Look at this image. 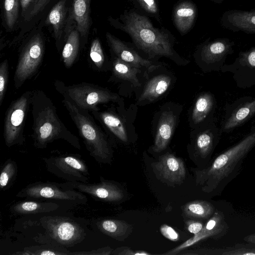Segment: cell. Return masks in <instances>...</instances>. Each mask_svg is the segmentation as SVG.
Wrapping results in <instances>:
<instances>
[{"label":"cell","instance_id":"1","mask_svg":"<svg viewBox=\"0 0 255 255\" xmlns=\"http://www.w3.org/2000/svg\"><path fill=\"white\" fill-rule=\"evenodd\" d=\"M31 106L33 118L32 137L35 147L43 149L54 140L62 139L75 148L81 149L78 138L60 120L52 101L44 91H32Z\"/></svg>","mask_w":255,"mask_h":255},{"label":"cell","instance_id":"2","mask_svg":"<svg viewBox=\"0 0 255 255\" xmlns=\"http://www.w3.org/2000/svg\"><path fill=\"white\" fill-rule=\"evenodd\" d=\"M255 145V131L220 154L209 167L196 170V183L207 193L223 189L236 176L243 159Z\"/></svg>","mask_w":255,"mask_h":255},{"label":"cell","instance_id":"3","mask_svg":"<svg viewBox=\"0 0 255 255\" xmlns=\"http://www.w3.org/2000/svg\"><path fill=\"white\" fill-rule=\"evenodd\" d=\"M78 129L90 155L99 163H109L112 151L107 138L89 111L80 108L66 98L62 101Z\"/></svg>","mask_w":255,"mask_h":255},{"label":"cell","instance_id":"4","mask_svg":"<svg viewBox=\"0 0 255 255\" xmlns=\"http://www.w3.org/2000/svg\"><path fill=\"white\" fill-rule=\"evenodd\" d=\"M121 29L128 33L136 45L150 55H173L168 36L154 27L146 17L131 12L124 16Z\"/></svg>","mask_w":255,"mask_h":255},{"label":"cell","instance_id":"5","mask_svg":"<svg viewBox=\"0 0 255 255\" xmlns=\"http://www.w3.org/2000/svg\"><path fill=\"white\" fill-rule=\"evenodd\" d=\"M55 89L78 107L89 111H97L98 106L117 101L118 96L109 90L93 84L82 82L66 85L60 80L54 83Z\"/></svg>","mask_w":255,"mask_h":255},{"label":"cell","instance_id":"6","mask_svg":"<svg viewBox=\"0 0 255 255\" xmlns=\"http://www.w3.org/2000/svg\"><path fill=\"white\" fill-rule=\"evenodd\" d=\"M32 91H27L12 101L5 112L3 137L5 145L10 147L22 145L25 142L24 126L27 114L31 106Z\"/></svg>","mask_w":255,"mask_h":255},{"label":"cell","instance_id":"7","mask_svg":"<svg viewBox=\"0 0 255 255\" xmlns=\"http://www.w3.org/2000/svg\"><path fill=\"white\" fill-rule=\"evenodd\" d=\"M44 54V42L40 34L30 38L22 47L15 69L14 87L19 89L39 69Z\"/></svg>","mask_w":255,"mask_h":255},{"label":"cell","instance_id":"8","mask_svg":"<svg viewBox=\"0 0 255 255\" xmlns=\"http://www.w3.org/2000/svg\"><path fill=\"white\" fill-rule=\"evenodd\" d=\"M19 198L58 200L74 204L84 205L87 197L77 190L61 183L37 182L22 189L16 195Z\"/></svg>","mask_w":255,"mask_h":255},{"label":"cell","instance_id":"9","mask_svg":"<svg viewBox=\"0 0 255 255\" xmlns=\"http://www.w3.org/2000/svg\"><path fill=\"white\" fill-rule=\"evenodd\" d=\"M43 160L49 172L67 181L87 183L90 180V174L86 164L76 155L51 156Z\"/></svg>","mask_w":255,"mask_h":255},{"label":"cell","instance_id":"10","mask_svg":"<svg viewBox=\"0 0 255 255\" xmlns=\"http://www.w3.org/2000/svg\"><path fill=\"white\" fill-rule=\"evenodd\" d=\"M40 222L48 235L61 244L72 246L82 242L85 238L83 229L67 218L59 216L44 217Z\"/></svg>","mask_w":255,"mask_h":255},{"label":"cell","instance_id":"11","mask_svg":"<svg viewBox=\"0 0 255 255\" xmlns=\"http://www.w3.org/2000/svg\"><path fill=\"white\" fill-rule=\"evenodd\" d=\"M61 184L104 201L117 202L124 198V192L121 188L115 183L103 178L97 183L67 181Z\"/></svg>","mask_w":255,"mask_h":255},{"label":"cell","instance_id":"12","mask_svg":"<svg viewBox=\"0 0 255 255\" xmlns=\"http://www.w3.org/2000/svg\"><path fill=\"white\" fill-rule=\"evenodd\" d=\"M220 22L223 28L234 32L255 34V9L227 10L222 15Z\"/></svg>","mask_w":255,"mask_h":255},{"label":"cell","instance_id":"13","mask_svg":"<svg viewBox=\"0 0 255 255\" xmlns=\"http://www.w3.org/2000/svg\"><path fill=\"white\" fill-rule=\"evenodd\" d=\"M153 168L162 179L173 184H180L185 179V167L182 159L167 153L152 164Z\"/></svg>","mask_w":255,"mask_h":255},{"label":"cell","instance_id":"14","mask_svg":"<svg viewBox=\"0 0 255 255\" xmlns=\"http://www.w3.org/2000/svg\"><path fill=\"white\" fill-rule=\"evenodd\" d=\"M176 121V116L171 111L163 112L159 120L153 150L160 152L164 150L173 133Z\"/></svg>","mask_w":255,"mask_h":255},{"label":"cell","instance_id":"15","mask_svg":"<svg viewBox=\"0 0 255 255\" xmlns=\"http://www.w3.org/2000/svg\"><path fill=\"white\" fill-rule=\"evenodd\" d=\"M106 38L112 50L121 60L139 68L151 66L150 61L142 58L135 51L111 34L107 33Z\"/></svg>","mask_w":255,"mask_h":255},{"label":"cell","instance_id":"16","mask_svg":"<svg viewBox=\"0 0 255 255\" xmlns=\"http://www.w3.org/2000/svg\"><path fill=\"white\" fill-rule=\"evenodd\" d=\"M90 6V0H72L69 10L82 37L87 36L89 31Z\"/></svg>","mask_w":255,"mask_h":255},{"label":"cell","instance_id":"17","mask_svg":"<svg viewBox=\"0 0 255 255\" xmlns=\"http://www.w3.org/2000/svg\"><path fill=\"white\" fill-rule=\"evenodd\" d=\"M197 15L195 5L189 1H184L175 8L173 14L174 23L182 33H187L192 26Z\"/></svg>","mask_w":255,"mask_h":255},{"label":"cell","instance_id":"18","mask_svg":"<svg viewBox=\"0 0 255 255\" xmlns=\"http://www.w3.org/2000/svg\"><path fill=\"white\" fill-rule=\"evenodd\" d=\"M96 224L101 232L119 241H124L132 230V226L123 220L104 219Z\"/></svg>","mask_w":255,"mask_h":255},{"label":"cell","instance_id":"19","mask_svg":"<svg viewBox=\"0 0 255 255\" xmlns=\"http://www.w3.org/2000/svg\"><path fill=\"white\" fill-rule=\"evenodd\" d=\"M67 0H60L52 8L46 19V23L51 24L54 31L55 38L60 40L66 23Z\"/></svg>","mask_w":255,"mask_h":255},{"label":"cell","instance_id":"20","mask_svg":"<svg viewBox=\"0 0 255 255\" xmlns=\"http://www.w3.org/2000/svg\"><path fill=\"white\" fill-rule=\"evenodd\" d=\"M59 208L58 204L52 202L25 201L15 203L9 210L14 214L28 215L50 212Z\"/></svg>","mask_w":255,"mask_h":255},{"label":"cell","instance_id":"21","mask_svg":"<svg viewBox=\"0 0 255 255\" xmlns=\"http://www.w3.org/2000/svg\"><path fill=\"white\" fill-rule=\"evenodd\" d=\"M92 115L106 127L116 137L124 142L128 141L126 129L121 119L108 111H93Z\"/></svg>","mask_w":255,"mask_h":255},{"label":"cell","instance_id":"22","mask_svg":"<svg viewBox=\"0 0 255 255\" xmlns=\"http://www.w3.org/2000/svg\"><path fill=\"white\" fill-rule=\"evenodd\" d=\"M171 81V78L165 75H159L153 77L146 83L138 101H152L157 99L166 91Z\"/></svg>","mask_w":255,"mask_h":255},{"label":"cell","instance_id":"23","mask_svg":"<svg viewBox=\"0 0 255 255\" xmlns=\"http://www.w3.org/2000/svg\"><path fill=\"white\" fill-rule=\"evenodd\" d=\"M233 42L227 38H219L205 45L202 48V59L210 63L219 60L232 49Z\"/></svg>","mask_w":255,"mask_h":255},{"label":"cell","instance_id":"24","mask_svg":"<svg viewBox=\"0 0 255 255\" xmlns=\"http://www.w3.org/2000/svg\"><path fill=\"white\" fill-rule=\"evenodd\" d=\"M80 33L76 25L71 30L65 39L62 52V58L65 67L70 68L75 62L80 48Z\"/></svg>","mask_w":255,"mask_h":255},{"label":"cell","instance_id":"25","mask_svg":"<svg viewBox=\"0 0 255 255\" xmlns=\"http://www.w3.org/2000/svg\"><path fill=\"white\" fill-rule=\"evenodd\" d=\"M114 74L117 77L130 82L134 86H140L136 74L140 72L139 68L116 58L113 63Z\"/></svg>","mask_w":255,"mask_h":255},{"label":"cell","instance_id":"26","mask_svg":"<svg viewBox=\"0 0 255 255\" xmlns=\"http://www.w3.org/2000/svg\"><path fill=\"white\" fill-rule=\"evenodd\" d=\"M214 210V207L210 203L203 200L188 202L183 207V212L186 216L203 219L209 218Z\"/></svg>","mask_w":255,"mask_h":255},{"label":"cell","instance_id":"27","mask_svg":"<svg viewBox=\"0 0 255 255\" xmlns=\"http://www.w3.org/2000/svg\"><path fill=\"white\" fill-rule=\"evenodd\" d=\"M255 113V100L245 104L235 111L225 124L224 129L233 128L245 122Z\"/></svg>","mask_w":255,"mask_h":255},{"label":"cell","instance_id":"28","mask_svg":"<svg viewBox=\"0 0 255 255\" xmlns=\"http://www.w3.org/2000/svg\"><path fill=\"white\" fill-rule=\"evenodd\" d=\"M213 99L209 94L201 95L196 100L192 118L195 124L201 122L207 116L213 106Z\"/></svg>","mask_w":255,"mask_h":255},{"label":"cell","instance_id":"29","mask_svg":"<svg viewBox=\"0 0 255 255\" xmlns=\"http://www.w3.org/2000/svg\"><path fill=\"white\" fill-rule=\"evenodd\" d=\"M19 0H3L4 19L8 28L12 29L16 24L19 14Z\"/></svg>","mask_w":255,"mask_h":255},{"label":"cell","instance_id":"30","mask_svg":"<svg viewBox=\"0 0 255 255\" xmlns=\"http://www.w3.org/2000/svg\"><path fill=\"white\" fill-rule=\"evenodd\" d=\"M17 171L16 163L9 159L4 163L0 175V188L4 190L9 186L15 179Z\"/></svg>","mask_w":255,"mask_h":255},{"label":"cell","instance_id":"31","mask_svg":"<svg viewBox=\"0 0 255 255\" xmlns=\"http://www.w3.org/2000/svg\"><path fill=\"white\" fill-rule=\"evenodd\" d=\"M224 223L222 215L217 212L207 222L201 231L205 234L207 237L218 235L223 231Z\"/></svg>","mask_w":255,"mask_h":255},{"label":"cell","instance_id":"32","mask_svg":"<svg viewBox=\"0 0 255 255\" xmlns=\"http://www.w3.org/2000/svg\"><path fill=\"white\" fill-rule=\"evenodd\" d=\"M213 146V137L207 132L200 134L196 140V147L201 156L206 157L211 152Z\"/></svg>","mask_w":255,"mask_h":255},{"label":"cell","instance_id":"33","mask_svg":"<svg viewBox=\"0 0 255 255\" xmlns=\"http://www.w3.org/2000/svg\"><path fill=\"white\" fill-rule=\"evenodd\" d=\"M90 56L96 66L99 69L102 68L105 62V56L100 42L97 38L91 43Z\"/></svg>","mask_w":255,"mask_h":255},{"label":"cell","instance_id":"34","mask_svg":"<svg viewBox=\"0 0 255 255\" xmlns=\"http://www.w3.org/2000/svg\"><path fill=\"white\" fill-rule=\"evenodd\" d=\"M8 63L7 59L0 64V106L4 99L8 82Z\"/></svg>","mask_w":255,"mask_h":255},{"label":"cell","instance_id":"35","mask_svg":"<svg viewBox=\"0 0 255 255\" xmlns=\"http://www.w3.org/2000/svg\"><path fill=\"white\" fill-rule=\"evenodd\" d=\"M14 254L18 255H67L69 253L64 252L63 251H59V250H55L54 249L50 248H29L27 250L22 253H15Z\"/></svg>","mask_w":255,"mask_h":255},{"label":"cell","instance_id":"36","mask_svg":"<svg viewBox=\"0 0 255 255\" xmlns=\"http://www.w3.org/2000/svg\"><path fill=\"white\" fill-rule=\"evenodd\" d=\"M50 0H34L30 6L25 17L28 20L36 15L44 8Z\"/></svg>","mask_w":255,"mask_h":255},{"label":"cell","instance_id":"37","mask_svg":"<svg viewBox=\"0 0 255 255\" xmlns=\"http://www.w3.org/2000/svg\"><path fill=\"white\" fill-rule=\"evenodd\" d=\"M223 255H255V247H243L232 248L231 250L221 253Z\"/></svg>","mask_w":255,"mask_h":255},{"label":"cell","instance_id":"38","mask_svg":"<svg viewBox=\"0 0 255 255\" xmlns=\"http://www.w3.org/2000/svg\"><path fill=\"white\" fill-rule=\"evenodd\" d=\"M160 232L162 235L172 241H177L179 240V235L171 227L163 224L160 227Z\"/></svg>","mask_w":255,"mask_h":255},{"label":"cell","instance_id":"39","mask_svg":"<svg viewBox=\"0 0 255 255\" xmlns=\"http://www.w3.org/2000/svg\"><path fill=\"white\" fill-rule=\"evenodd\" d=\"M112 254L123 255H150L143 251H133L128 247H122L116 249Z\"/></svg>","mask_w":255,"mask_h":255},{"label":"cell","instance_id":"40","mask_svg":"<svg viewBox=\"0 0 255 255\" xmlns=\"http://www.w3.org/2000/svg\"><path fill=\"white\" fill-rule=\"evenodd\" d=\"M141 7L147 12L155 14L157 12V6L154 0H138Z\"/></svg>","mask_w":255,"mask_h":255},{"label":"cell","instance_id":"41","mask_svg":"<svg viewBox=\"0 0 255 255\" xmlns=\"http://www.w3.org/2000/svg\"><path fill=\"white\" fill-rule=\"evenodd\" d=\"M186 225L188 231L194 234L200 232L203 228L202 223L195 221H188Z\"/></svg>","mask_w":255,"mask_h":255},{"label":"cell","instance_id":"42","mask_svg":"<svg viewBox=\"0 0 255 255\" xmlns=\"http://www.w3.org/2000/svg\"><path fill=\"white\" fill-rule=\"evenodd\" d=\"M33 0H19L22 16L25 17Z\"/></svg>","mask_w":255,"mask_h":255},{"label":"cell","instance_id":"43","mask_svg":"<svg viewBox=\"0 0 255 255\" xmlns=\"http://www.w3.org/2000/svg\"><path fill=\"white\" fill-rule=\"evenodd\" d=\"M247 59L249 63L252 66H255V48H253L248 52Z\"/></svg>","mask_w":255,"mask_h":255},{"label":"cell","instance_id":"44","mask_svg":"<svg viewBox=\"0 0 255 255\" xmlns=\"http://www.w3.org/2000/svg\"><path fill=\"white\" fill-rule=\"evenodd\" d=\"M244 240L248 243L255 244V234H253L245 237Z\"/></svg>","mask_w":255,"mask_h":255},{"label":"cell","instance_id":"45","mask_svg":"<svg viewBox=\"0 0 255 255\" xmlns=\"http://www.w3.org/2000/svg\"><path fill=\"white\" fill-rule=\"evenodd\" d=\"M211 1L217 3H222L223 1L226 0H211Z\"/></svg>","mask_w":255,"mask_h":255}]
</instances>
